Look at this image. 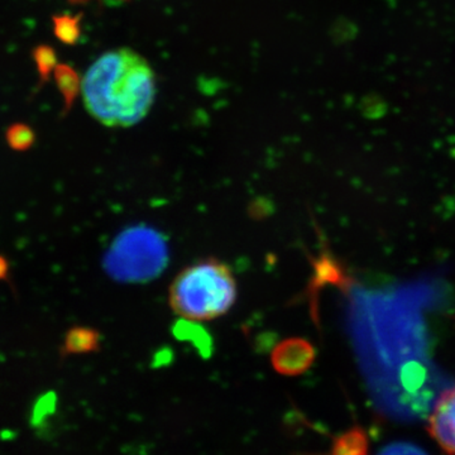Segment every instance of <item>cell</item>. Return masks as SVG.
Masks as SVG:
<instances>
[{"mask_svg":"<svg viewBox=\"0 0 455 455\" xmlns=\"http://www.w3.org/2000/svg\"><path fill=\"white\" fill-rule=\"evenodd\" d=\"M157 80L145 57L131 49L110 50L83 77V100L90 116L107 127H133L154 106Z\"/></svg>","mask_w":455,"mask_h":455,"instance_id":"1","label":"cell"},{"mask_svg":"<svg viewBox=\"0 0 455 455\" xmlns=\"http://www.w3.org/2000/svg\"><path fill=\"white\" fill-rule=\"evenodd\" d=\"M238 296L232 268L205 259L182 269L170 286L169 304L176 315L190 322H211L226 315Z\"/></svg>","mask_w":455,"mask_h":455,"instance_id":"2","label":"cell"},{"mask_svg":"<svg viewBox=\"0 0 455 455\" xmlns=\"http://www.w3.org/2000/svg\"><path fill=\"white\" fill-rule=\"evenodd\" d=\"M169 248L164 235L148 227H134L116 236L104 267L114 280L127 283H148L166 268Z\"/></svg>","mask_w":455,"mask_h":455,"instance_id":"3","label":"cell"},{"mask_svg":"<svg viewBox=\"0 0 455 455\" xmlns=\"http://www.w3.org/2000/svg\"><path fill=\"white\" fill-rule=\"evenodd\" d=\"M431 438L448 455H455V386L439 395L427 420Z\"/></svg>","mask_w":455,"mask_h":455,"instance_id":"4","label":"cell"},{"mask_svg":"<svg viewBox=\"0 0 455 455\" xmlns=\"http://www.w3.org/2000/svg\"><path fill=\"white\" fill-rule=\"evenodd\" d=\"M315 349L310 341L290 338L278 344L271 355L272 366L283 376H299L313 366Z\"/></svg>","mask_w":455,"mask_h":455,"instance_id":"5","label":"cell"},{"mask_svg":"<svg viewBox=\"0 0 455 455\" xmlns=\"http://www.w3.org/2000/svg\"><path fill=\"white\" fill-rule=\"evenodd\" d=\"M101 335L89 326H74L68 329L61 347V355H89L100 349Z\"/></svg>","mask_w":455,"mask_h":455,"instance_id":"6","label":"cell"},{"mask_svg":"<svg viewBox=\"0 0 455 455\" xmlns=\"http://www.w3.org/2000/svg\"><path fill=\"white\" fill-rule=\"evenodd\" d=\"M53 75H55L57 89L64 98V112L68 113L82 92L83 79L71 66L65 64L57 65Z\"/></svg>","mask_w":455,"mask_h":455,"instance_id":"7","label":"cell"},{"mask_svg":"<svg viewBox=\"0 0 455 455\" xmlns=\"http://www.w3.org/2000/svg\"><path fill=\"white\" fill-rule=\"evenodd\" d=\"M370 443L366 431L362 427H352L334 439L331 455H368Z\"/></svg>","mask_w":455,"mask_h":455,"instance_id":"8","label":"cell"},{"mask_svg":"<svg viewBox=\"0 0 455 455\" xmlns=\"http://www.w3.org/2000/svg\"><path fill=\"white\" fill-rule=\"evenodd\" d=\"M53 20V32L62 44H75L82 36V14L79 16H55Z\"/></svg>","mask_w":455,"mask_h":455,"instance_id":"9","label":"cell"},{"mask_svg":"<svg viewBox=\"0 0 455 455\" xmlns=\"http://www.w3.org/2000/svg\"><path fill=\"white\" fill-rule=\"evenodd\" d=\"M5 140H7L8 146L13 151L25 152L36 142V133L29 125L25 123H16L8 128L5 133Z\"/></svg>","mask_w":455,"mask_h":455,"instance_id":"10","label":"cell"},{"mask_svg":"<svg viewBox=\"0 0 455 455\" xmlns=\"http://www.w3.org/2000/svg\"><path fill=\"white\" fill-rule=\"evenodd\" d=\"M33 59L37 66L38 74H40L41 84L49 82L50 75L56 70L57 56L52 47L42 44L33 50Z\"/></svg>","mask_w":455,"mask_h":455,"instance_id":"11","label":"cell"},{"mask_svg":"<svg viewBox=\"0 0 455 455\" xmlns=\"http://www.w3.org/2000/svg\"><path fill=\"white\" fill-rule=\"evenodd\" d=\"M53 410H55V396L51 394L42 396L36 403L35 409H33L32 424L37 427V425L44 423L47 416L52 414Z\"/></svg>","mask_w":455,"mask_h":455,"instance_id":"12","label":"cell"},{"mask_svg":"<svg viewBox=\"0 0 455 455\" xmlns=\"http://www.w3.org/2000/svg\"><path fill=\"white\" fill-rule=\"evenodd\" d=\"M379 455H427L423 449L411 443L397 442L392 443L387 447L383 448Z\"/></svg>","mask_w":455,"mask_h":455,"instance_id":"13","label":"cell"},{"mask_svg":"<svg viewBox=\"0 0 455 455\" xmlns=\"http://www.w3.org/2000/svg\"><path fill=\"white\" fill-rule=\"evenodd\" d=\"M9 278V262L4 256L0 254V281H8Z\"/></svg>","mask_w":455,"mask_h":455,"instance_id":"14","label":"cell"}]
</instances>
